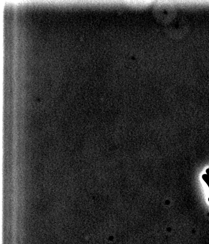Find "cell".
<instances>
[{
	"mask_svg": "<svg viewBox=\"0 0 209 244\" xmlns=\"http://www.w3.org/2000/svg\"><path fill=\"white\" fill-rule=\"evenodd\" d=\"M202 178L203 180L205 181V183L207 184L208 187H209V176L207 174H203L202 176Z\"/></svg>",
	"mask_w": 209,
	"mask_h": 244,
	"instance_id": "1",
	"label": "cell"
},
{
	"mask_svg": "<svg viewBox=\"0 0 209 244\" xmlns=\"http://www.w3.org/2000/svg\"><path fill=\"white\" fill-rule=\"evenodd\" d=\"M208 201H209V198H208Z\"/></svg>",
	"mask_w": 209,
	"mask_h": 244,
	"instance_id": "3",
	"label": "cell"
},
{
	"mask_svg": "<svg viewBox=\"0 0 209 244\" xmlns=\"http://www.w3.org/2000/svg\"><path fill=\"white\" fill-rule=\"evenodd\" d=\"M205 171H206V174H207V175L209 176V168L206 169Z\"/></svg>",
	"mask_w": 209,
	"mask_h": 244,
	"instance_id": "2",
	"label": "cell"
}]
</instances>
